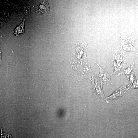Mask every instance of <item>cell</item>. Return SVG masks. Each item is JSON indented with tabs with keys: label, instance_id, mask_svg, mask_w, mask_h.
<instances>
[{
	"label": "cell",
	"instance_id": "cell-6",
	"mask_svg": "<svg viewBox=\"0 0 138 138\" xmlns=\"http://www.w3.org/2000/svg\"><path fill=\"white\" fill-rule=\"evenodd\" d=\"M132 70V68L131 66H130L126 70H124L122 71L121 72V73L124 74H125L126 75L127 77L128 75H129Z\"/></svg>",
	"mask_w": 138,
	"mask_h": 138
},
{
	"label": "cell",
	"instance_id": "cell-3",
	"mask_svg": "<svg viewBox=\"0 0 138 138\" xmlns=\"http://www.w3.org/2000/svg\"><path fill=\"white\" fill-rule=\"evenodd\" d=\"M100 69V73L98 76L100 77L102 85L106 84L107 85L111 83L110 75L106 72L104 71L98 64Z\"/></svg>",
	"mask_w": 138,
	"mask_h": 138
},
{
	"label": "cell",
	"instance_id": "cell-5",
	"mask_svg": "<svg viewBox=\"0 0 138 138\" xmlns=\"http://www.w3.org/2000/svg\"><path fill=\"white\" fill-rule=\"evenodd\" d=\"M24 21L18 27H17L13 31L14 34L16 36H20L23 34L25 31Z\"/></svg>",
	"mask_w": 138,
	"mask_h": 138
},
{
	"label": "cell",
	"instance_id": "cell-1",
	"mask_svg": "<svg viewBox=\"0 0 138 138\" xmlns=\"http://www.w3.org/2000/svg\"><path fill=\"white\" fill-rule=\"evenodd\" d=\"M128 88L126 85L122 86L117 89L110 96L105 98V99L107 103H109L121 97L126 93Z\"/></svg>",
	"mask_w": 138,
	"mask_h": 138
},
{
	"label": "cell",
	"instance_id": "cell-2",
	"mask_svg": "<svg viewBox=\"0 0 138 138\" xmlns=\"http://www.w3.org/2000/svg\"><path fill=\"white\" fill-rule=\"evenodd\" d=\"M93 80V90L96 96L103 99L104 98L102 89L101 82L99 81L98 78L94 77Z\"/></svg>",
	"mask_w": 138,
	"mask_h": 138
},
{
	"label": "cell",
	"instance_id": "cell-4",
	"mask_svg": "<svg viewBox=\"0 0 138 138\" xmlns=\"http://www.w3.org/2000/svg\"><path fill=\"white\" fill-rule=\"evenodd\" d=\"M49 11V7L47 1L42 2L37 7L36 11L38 13L45 14L48 13Z\"/></svg>",
	"mask_w": 138,
	"mask_h": 138
}]
</instances>
